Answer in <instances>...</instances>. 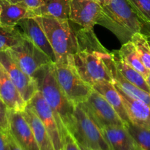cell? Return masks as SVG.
<instances>
[{
	"label": "cell",
	"instance_id": "1",
	"mask_svg": "<svg viewBox=\"0 0 150 150\" xmlns=\"http://www.w3.org/2000/svg\"><path fill=\"white\" fill-rule=\"evenodd\" d=\"M76 34L79 51L72 57L79 76L92 86L101 82L114 83L111 73L103 59V54L108 51L100 43L92 29L83 28Z\"/></svg>",
	"mask_w": 150,
	"mask_h": 150
},
{
	"label": "cell",
	"instance_id": "2",
	"mask_svg": "<svg viewBox=\"0 0 150 150\" xmlns=\"http://www.w3.org/2000/svg\"><path fill=\"white\" fill-rule=\"evenodd\" d=\"M34 79L37 81L38 90L52 110L64 143L67 133H70L75 123L76 105L73 103L57 82L54 63L40 70Z\"/></svg>",
	"mask_w": 150,
	"mask_h": 150
},
{
	"label": "cell",
	"instance_id": "3",
	"mask_svg": "<svg viewBox=\"0 0 150 150\" xmlns=\"http://www.w3.org/2000/svg\"><path fill=\"white\" fill-rule=\"evenodd\" d=\"M98 24L108 28L122 43L130 41L134 34L143 31V23L127 0H112L103 7Z\"/></svg>",
	"mask_w": 150,
	"mask_h": 150
},
{
	"label": "cell",
	"instance_id": "4",
	"mask_svg": "<svg viewBox=\"0 0 150 150\" xmlns=\"http://www.w3.org/2000/svg\"><path fill=\"white\" fill-rule=\"evenodd\" d=\"M35 18L45 32L57 61L64 59L79 51L77 34L70 27V20L38 16Z\"/></svg>",
	"mask_w": 150,
	"mask_h": 150
},
{
	"label": "cell",
	"instance_id": "5",
	"mask_svg": "<svg viewBox=\"0 0 150 150\" xmlns=\"http://www.w3.org/2000/svg\"><path fill=\"white\" fill-rule=\"evenodd\" d=\"M72 56L56 62L54 67L59 85L67 98L76 105L87 99L93 88L79 75Z\"/></svg>",
	"mask_w": 150,
	"mask_h": 150
},
{
	"label": "cell",
	"instance_id": "6",
	"mask_svg": "<svg viewBox=\"0 0 150 150\" xmlns=\"http://www.w3.org/2000/svg\"><path fill=\"white\" fill-rule=\"evenodd\" d=\"M74 117V125L70 133L79 146L92 150H112L102 130L80 105H76Z\"/></svg>",
	"mask_w": 150,
	"mask_h": 150
},
{
	"label": "cell",
	"instance_id": "7",
	"mask_svg": "<svg viewBox=\"0 0 150 150\" xmlns=\"http://www.w3.org/2000/svg\"><path fill=\"white\" fill-rule=\"evenodd\" d=\"M8 51L21 68L33 78L40 70L54 63L45 53L25 35L23 40Z\"/></svg>",
	"mask_w": 150,
	"mask_h": 150
},
{
	"label": "cell",
	"instance_id": "8",
	"mask_svg": "<svg viewBox=\"0 0 150 150\" xmlns=\"http://www.w3.org/2000/svg\"><path fill=\"white\" fill-rule=\"evenodd\" d=\"M79 105L101 130L108 126L125 125L124 122L111 104L94 89L87 99Z\"/></svg>",
	"mask_w": 150,
	"mask_h": 150
},
{
	"label": "cell",
	"instance_id": "9",
	"mask_svg": "<svg viewBox=\"0 0 150 150\" xmlns=\"http://www.w3.org/2000/svg\"><path fill=\"white\" fill-rule=\"evenodd\" d=\"M0 62L26 103L38 91L37 81L25 73L7 51H0Z\"/></svg>",
	"mask_w": 150,
	"mask_h": 150
},
{
	"label": "cell",
	"instance_id": "10",
	"mask_svg": "<svg viewBox=\"0 0 150 150\" xmlns=\"http://www.w3.org/2000/svg\"><path fill=\"white\" fill-rule=\"evenodd\" d=\"M32 108L46 128L55 150H64V143L62 140L58 124L51 107L44 99L39 90L27 103Z\"/></svg>",
	"mask_w": 150,
	"mask_h": 150
},
{
	"label": "cell",
	"instance_id": "11",
	"mask_svg": "<svg viewBox=\"0 0 150 150\" xmlns=\"http://www.w3.org/2000/svg\"><path fill=\"white\" fill-rule=\"evenodd\" d=\"M103 7L95 0H70L69 20L83 29H92L99 23Z\"/></svg>",
	"mask_w": 150,
	"mask_h": 150
},
{
	"label": "cell",
	"instance_id": "12",
	"mask_svg": "<svg viewBox=\"0 0 150 150\" xmlns=\"http://www.w3.org/2000/svg\"><path fill=\"white\" fill-rule=\"evenodd\" d=\"M8 133L23 150H40L31 126L22 111L9 109Z\"/></svg>",
	"mask_w": 150,
	"mask_h": 150
},
{
	"label": "cell",
	"instance_id": "13",
	"mask_svg": "<svg viewBox=\"0 0 150 150\" xmlns=\"http://www.w3.org/2000/svg\"><path fill=\"white\" fill-rule=\"evenodd\" d=\"M103 59L111 73L114 83L121 89L125 94L146 103L150 106V94L136 86L129 81L117 68L111 53L105 52L103 54Z\"/></svg>",
	"mask_w": 150,
	"mask_h": 150
},
{
	"label": "cell",
	"instance_id": "14",
	"mask_svg": "<svg viewBox=\"0 0 150 150\" xmlns=\"http://www.w3.org/2000/svg\"><path fill=\"white\" fill-rule=\"evenodd\" d=\"M23 31V33L51 58L53 62L57 61L55 53L50 44L49 40L42 28L35 17L27 18L21 20L18 23Z\"/></svg>",
	"mask_w": 150,
	"mask_h": 150
},
{
	"label": "cell",
	"instance_id": "15",
	"mask_svg": "<svg viewBox=\"0 0 150 150\" xmlns=\"http://www.w3.org/2000/svg\"><path fill=\"white\" fill-rule=\"evenodd\" d=\"M114 86L121 95L130 122L139 127L150 130L149 105L142 100L127 95L117 85L114 84Z\"/></svg>",
	"mask_w": 150,
	"mask_h": 150
},
{
	"label": "cell",
	"instance_id": "16",
	"mask_svg": "<svg viewBox=\"0 0 150 150\" xmlns=\"http://www.w3.org/2000/svg\"><path fill=\"white\" fill-rule=\"evenodd\" d=\"M0 98L5 103L9 109L13 111H23L27 105L1 62H0Z\"/></svg>",
	"mask_w": 150,
	"mask_h": 150
},
{
	"label": "cell",
	"instance_id": "17",
	"mask_svg": "<svg viewBox=\"0 0 150 150\" xmlns=\"http://www.w3.org/2000/svg\"><path fill=\"white\" fill-rule=\"evenodd\" d=\"M102 131L112 150H136L139 147L125 125L108 126Z\"/></svg>",
	"mask_w": 150,
	"mask_h": 150
},
{
	"label": "cell",
	"instance_id": "18",
	"mask_svg": "<svg viewBox=\"0 0 150 150\" xmlns=\"http://www.w3.org/2000/svg\"><path fill=\"white\" fill-rule=\"evenodd\" d=\"M23 117L31 126L40 150H55L52 140L42 121L29 105L22 111Z\"/></svg>",
	"mask_w": 150,
	"mask_h": 150
},
{
	"label": "cell",
	"instance_id": "19",
	"mask_svg": "<svg viewBox=\"0 0 150 150\" xmlns=\"http://www.w3.org/2000/svg\"><path fill=\"white\" fill-rule=\"evenodd\" d=\"M94 90L100 94L111 104L120 118L124 122L125 125L130 122L127 111L125 109L121 95L116 89L114 83L111 82H101L95 83L92 86Z\"/></svg>",
	"mask_w": 150,
	"mask_h": 150
},
{
	"label": "cell",
	"instance_id": "20",
	"mask_svg": "<svg viewBox=\"0 0 150 150\" xmlns=\"http://www.w3.org/2000/svg\"><path fill=\"white\" fill-rule=\"evenodd\" d=\"M1 13L0 25L7 26H17L21 20L27 18L35 17L33 11L24 7L13 4L8 0H0Z\"/></svg>",
	"mask_w": 150,
	"mask_h": 150
},
{
	"label": "cell",
	"instance_id": "21",
	"mask_svg": "<svg viewBox=\"0 0 150 150\" xmlns=\"http://www.w3.org/2000/svg\"><path fill=\"white\" fill-rule=\"evenodd\" d=\"M70 0H42V4L34 11L35 16H42L69 20Z\"/></svg>",
	"mask_w": 150,
	"mask_h": 150
},
{
	"label": "cell",
	"instance_id": "22",
	"mask_svg": "<svg viewBox=\"0 0 150 150\" xmlns=\"http://www.w3.org/2000/svg\"><path fill=\"white\" fill-rule=\"evenodd\" d=\"M115 65L119 71L129 81L140 89L150 94V87L146 81V79L139 71L126 64L118 56L116 51L111 53Z\"/></svg>",
	"mask_w": 150,
	"mask_h": 150
},
{
	"label": "cell",
	"instance_id": "23",
	"mask_svg": "<svg viewBox=\"0 0 150 150\" xmlns=\"http://www.w3.org/2000/svg\"><path fill=\"white\" fill-rule=\"evenodd\" d=\"M119 57L128 65L139 71L146 79L149 70L142 62L134 45L131 41L123 43L120 50L116 51Z\"/></svg>",
	"mask_w": 150,
	"mask_h": 150
},
{
	"label": "cell",
	"instance_id": "24",
	"mask_svg": "<svg viewBox=\"0 0 150 150\" xmlns=\"http://www.w3.org/2000/svg\"><path fill=\"white\" fill-rule=\"evenodd\" d=\"M24 38V34L17 26L0 25V51H7L18 45Z\"/></svg>",
	"mask_w": 150,
	"mask_h": 150
},
{
	"label": "cell",
	"instance_id": "25",
	"mask_svg": "<svg viewBox=\"0 0 150 150\" xmlns=\"http://www.w3.org/2000/svg\"><path fill=\"white\" fill-rule=\"evenodd\" d=\"M143 23L142 34L150 35V0H127Z\"/></svg>",
	"mask_w": 150,
	"mask_h": 150
},
{
	"label": "cell",
	"instance_id": "26",
	"mask_svg": "<svg viewBox=\"0 0 150 150\" xmlns=\"http://www.w3.org/2000/svg\"><path fill=\"white\" fill-rule=\"evenodd\" d=\"M130 41L133 43L142 62L150 70V45L146 37L140 32L134 34Z\"/></svg>",
	"mask_w": 150,
	"mask_h": 150
},
{
	"label": "cell",
	"instance_id": "27",
	"mask_svg": "<svg viewBox=\"0 0 150 150\" xmlns=\"http://www.w3.org/2000/svg\"><path fill=\"white\" fill-rule=\"evenodd\" d=\"M136 143L144 150H150V130L139 127L131 122L125 125Z\"/></svg>",
	"mask_w": 150,
	"mask_h": 150
},
{
	"label": "cell",
	"instance_id": "28",
	"mask_svg": "<svg viewBox=\"0 0 150 150\" xmlns=\"http://www.w3.org/2000/svg\"><path fill=\"white\" fill-rule=\"evenodd\" d=\"M9 108L0 98V128L5 132L9 130Z\"/></svg>",
	"mask_w": 150,
	"mask_h": 150
},
{
	"label": "cell",
	"instance_id": "29",
	"mask_svg": "<svg viewBox=\"0 0 150 150\" xmlns=\"http://www.w3.org/2000/svg\"><path fill=\"white\" fill-rule=\"evenodd\" d=\"M13 4L24 7L32 11H35L42 4V0H8Z\"/></svg>",
	"mask_w": 150,
	"mask_h": 150
},
{
	"label": "cell",
	"instance_id": "30",
	"mask_svg": "<svg viewBox=\"0 0 150 150\" xmlns=\"http://www.w3.org/2000/svg\"><path fill=\"white\" fill-rule=\"evenodd\" d=\"M64 150H82L76 139L70 133H67L64 140Z\"/></svg>",
	"mask_w": 150,
	"mask_h": 150
},
{
	"label": "cell",
	"instance_id": "31",
	"mask_svg": "<svg viewBox=\"0 0 150 150\" xmlns=\"http://www.w3.org/2000/svg\"><path fill=\"white\" fill-rule=\"evenodd\" d=\"M0 150H10L7 139V132L0 128Z\"/></svg>",
	"mask_w": 150,
	"mask_h": 150
},
{
	"label": "cell",
	"instance_id": "32",
	"mask_svg": "<svg viewBox=\"0 0 150 150\" xmlns=\"http://www.w3.org/2000/svg\"><path fill=\"white\" fill-rule=\"evenodd\" d=\"M7 139H8V143L9 145H10V150H23L17 144V143L15 142L14 139L12 138V136H10L8 132H7Z\"/></svg>",
	"mask_w": 150,
	"mask_h": 150
},
{
	"label": "cell",
	"instance_id": "33",
	"mask_svg": "<svg viewBox=\"0 0 150 150\" xmlns=\"http://www.w3.org/2000/svg\"><path fill=\"white\" fill-rule=\"evenodd\" d=\"M95 1H97V2H98L100 5L102 6V7H104V6L107 5V4H108L109 3H111L112 0H95Z\"/></svg>",
	"mask_w": 150,
	"mask_h": 150
},
{
	"label": "cell",
	"instance_id": "34",
	"mask_svg": "<svg viewBox=\"0 0 150 150\" xmlns=\"http://www.w3.org/2000/svg\"><path fill=\"white\" fill-rule=\"evenodd\" d=\"M146 81L147 83V84L149 85V86L150 87V70L149 71V73H148L147 76L146 77Z\"/></svg>",
	"mask_w": 150,
	"mask_h": 150
},
{
	"label": "cell",
	"instance_id": "35",
	"mask_svg": "<svg viewBox=\"0 0 150 150\" xmlns=\"http://www.w3.org/2000/svg\"><path fill=\"white\" fill-rule=\"evenodd\" d=\"M146 39H147L148 42H149V44L150 45V35H149V36H146Z\"/></svg>",
	"mask_w": 150,
	"mask_h": 150
},
{
	"label": "cell",
	"instance_id": "36",
	"mask_svg": "<svg viewBox=\"0 0 150 150\" xmlns=\"http://www.w3.org/2000/svg\"><path fill=\"white\" fill-rule=\"evenodd\" d=\"M80 147H81V149L82 150H92V149H86V148H84V147H82V146H80Z\"/></svg>",
	"mask_w": 150,
	"mask_h": 150
},
{
	"label": "cell",
	"instance_id": "37",
	"mask_svg": "<svg viewBox=\"0 0 150 150\" xmlns=\"http://www.w3.org/2000/svg\"><path fill=\"white\" fill-rule=\"evenodd\" d=\"M1 7L0 5V17H1Z\"/></svg>",
	"mask_w": 150,
	"mask_h": 150
},
{
	"label": "cell",
	"instance_id": "38",
	"mask_svg": "<svg viewBox=\"0 0 150 150\" xmlns=\"http://www.w3.org/2000/svg\"><path fill=\"white\" fill-rule=\"evenodd\" d=\"M136 150H144L143 149H142V148H141L140 147V146H139V148H138V149H136Z\"/></svg>",
	"mask_w": 150,
	"mask_h": 150
}]
</instances>
